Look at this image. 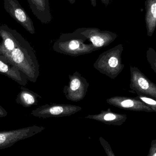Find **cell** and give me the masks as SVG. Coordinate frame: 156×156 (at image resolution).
<instances>
[{
    "label": "cell",
    "instance_id": "52a82bcc",
    "mask_svg": "<svg viewBox=\"0 0 156 156\" xmlns=\"http://www.w3.org/2000/svg\"><path fill=\"white\" fill-rule=\"evenodd\" d=\"M75 31L84 36L97 50L108 46L114 42L118 36L114 32L102 31L95 27H83Z\"/></svg>",
    "mask_w": 156,
    "mask_h": 156
},
{
    "label": "cell",
    "instance_id": "7402d4cb",
    "mask_svg": "<svg viewBox=\"0 0 156 156\" xmlns=\"http://www.w3.org/2000/svg\"><path fill=\"white\" fill-rule=\"evenodd\" d=\"M100 1L106 7H108V5L112 2V0H100Z\"/></svg>",
    "mask_w": 156,
    "mask_h": 156
},
{
    "label": "cell",
    "instance_id": "30bf717a",
    "mask_svg": "<svg viewBox=\"0 0 156 156\" xmlns=\"http://www.w3.org/2000/svg\"><path fill=\"white\" fill-rule=\"evenodd\" d=\"M0 74L16 82L22 86L27 84L28 80L24 74L2 55H0Z\"/></svg>",
    "mask_w": 156,
    "mask_h": 156
},
{
    "label": "cell",
    "instance_id": "4fadbf2b",
    "mask_svg": "<svg viewBox=\"0 0 156 156\" xmlns=\"http://www.w3.org/2000/svg\"><path fill=\"white\" fill-rule=\"evenodd\" d=\"M44 129L43 127L33 126L15 131L0 133V145H6L8 143L14 142L16 140L22 138V136H30Z\"/></svg>",
    "mask_w": 156,
    "mask_h": 156
},
{
    "label": "cell",
    "instance_id": "ac0fdd59",
    "mask_svg": "<svg viewBox=\"0 0 156 156\" xmlns=\"http://www.w3.org/2000/svg\"><path fill=\"white\" fill-rule=\"evenodd\" d=\"M99 140L107 156H116L114 154L110 144L105 139L101 136L100 137Z\"/></svg>",
    "mask_w": 156,
    "mask_h": 156
},
{
    "label": "cell",
    "instance_id": "ffe728a7",
    "mask_svg": "<svg viewBox=\"0 0 156 156\" xmlns=\"http://www.w3.org/2000/svg\"><path fill=\"white\" fill-rule=\"evenodd\" d=\"M8 114V113L6 110L0 105V118L5 117Z\"/></svg>",
    "mask_w": 156,
    "mask_h": 156
},
{
    "label": "cell",
    "instance_id": "ba28073f",
    "mask_svg": "<svg viewBox=\"0 0 156 156\" xmlns=\"http://www.w3.org/2000/svg\"><path fill=\"white\" fill-rule=\"evenodd\" d=\"M6 12L31 34H35L34 23L17 0H3Z\"/></svg>",
    "mask_w": 156,
    "mask_h": 156
},
{
    "label": "cell",
    "instance_id": "6da1fadb",
    "mask_svg": "<svg viewBox=\"0 0 156 156\" xmlns=\"http://www.w3.org/2000/svg\"><path fill=\"white\" fill-rule=\"evenodd\" d=\"M0 55L18 68L27 80L35 83L39 75V66L34 48L15 29L6 24L0 25Z\"/></svg>",
    "mask_w": 156,
    "mask_h": 156
},
{
    "label": "cell",
    "instance_id": "d6986e66",
    "mask_svg": "<svg viewBox=\"0 0 156 156\" xmlns=\"http://www.w3.org/2000/svg\"><path fill=\"white\" fill-rule=\"evenodd\" d=\"M147 156H156V140H153L151 142V146L149 153Z\"/></svg>",
    "mask_w": 156,
    "mask_h": 156
},
{
    "label": "cell",
    "instance_id": "5bb4252c",
    "mask_svg": "<svg viewBox=\"0 0 156 156\" xmlns=\"http://www.w3.org/2000/svg\"><path fill=\"white\" fill-rule=\"evenodd\" d=\"M146 27L147 36L152 37L154 33L156 27V0H146Z\"/></svg>",
    "mask_w": 156,
    "mask_h": 156
},
{
    "label": "cell",
    "instance_id": "8992f818",
    "mask_svg": "<svg viewBox=\"0 0 156 156\" xmlns=\"http://www.w3.org/2000/svg\"><path fill=\"white\" fill-rule=\"evenodd\" d=\"M68 84L65 85L63 92L68 100L73 102L82 101L88 92L89 83L78 71L69 76Z\"/></svg>",
    "mask_w": 156,
    "mask_h": 156
},
{
    "label": "cell",
    "instance_id": "7a4b0ae2",
    "mask_svg": "<svg viewBox=\"0 0 156 156\" xmlns=\"http://www.w3.org/2000/svg\"><path fill=\"white\" fill-rule=\"evenodd\" d=\"M87 39L76 31L62 34L53 44V50L72 57L90 54L97 49L91 43H87Z\"/></svg>",
    "mask_w": 156,
    "mask_h": 156
},
{
    "label": "cell",
    "instance_id": "2e32d148",
    "mask_svg": "<svg viewBox=\"0 0 156 156\" xmlns=\"http://www.w3.org/2000/svg\"><path fill=\"white\" fill-rule=\"evenodd\" d=\"M147 58L152 69L156 73V53L154 48H148L147 51Z\"/></svg>",
    "mask_w": 156,
    "mask_h": 156
},
{
    "label": "cell",
    "instance_id": "44dd1931",
    "mask_svg": "<svg viewBox=\"0 0 156 156\" xmlns=\"http://www.w3.org/2000/svg\"><path fill=\"white\" fill-rule=\"evenodd\" d=\"M69 2L71 4H73L75 3L76 2V0H68ZM90 1L92 5H93V7H96L97 5V2H96V0H90Z\"/></svg>",
    "mask_w": 156,
    "mask_h": 156
},
{
    "label": "cell",
    "instance_id": "9a60e30c",
    "mask_svg": "<svg viewBox=\"0 0 156 156\" xmlns=\"http://www.w3.org/2000/svg\"><path fill=\"white\" fill-rule=\"evenodd\" d=\"M40 98L41 96L38 94L22 86L21 90L16 99V102L23 107L28 108L37 105L38 99Z\"/></svg>",
    "mask_w": 156,
    "mask_h": 156
},
{
    "label": "cell",
    "instance_id": "8fae6325",
    "mask_svg": "<svg viewBox=\"0 0 156 156\" xmlns=\"http://www.w3.org/2000/svg\"><path fill=\"white\" fill-rule=\"evenodd\" d=\"M33 14L43 24L52 21L49 0H27Z\"/></svg>",
    "mask_w": 156,
    "mask_h": 156
},
{
    "label": "cell",
    "instance_id": "5b68a950",
    "mask_svg": "<svg viewBox=\"0 0 156 156\" xmlns=\"http://www.w3.org/2000/svg\"><path fill=\"white\" fill-rule=\"evenodd\" d=\"M80 106L64 104H46L38 107L31 113V115L39 118L59 117L70 116L80 112Z\"/></svg>",
    "mask_w": 156,
    "mask_h": 156
},
{
    "label": "cell",
    "instance_id": "277c9868",
    "mask_svg": "<svg viewBox=\"0 0 156 156\" xmlns=\"http://www.w3.org/2000/svg\"><path fill=\"white\" fill-rule=\"evenodd\" d=\"M130 88L132 92L156 99V85L139 69L130 66Z\"/></svg>",
    "mask_w": 156,
    "mask_h": 156
},
{
    "label": "cell",
    "instance_id": "3957f363",
    "mask_svg": "<svg viewBox=\"0 0 156 156\" xmlns=\"http://www.w3.org/2000/svg\"><path fill=\"white\" fill-rule=\"evenodd\" d=\"M123 50V46L120 44L103 52L99 55L93 67L101 74L115 79L125 67L122 58Z\"/></svg>",
    "mask_w": 156,
    "mask_h": 156
},
{
    "label": "cell",
    "instance_id": "7c38bea8",
    "mask_svg": "<svg viewBox=\"0 0 156 156\" xmlns=\"http://www.w3.org/2000/svg\"><path fill=\"white\" fill-rule=\"evenodd\" d=\"M88 119L95 120L107 125L121 126L127 120L126 114L114 112L111 109L101 111L98 114L89 115L85 117Z\"/></svg>",
    "mask_w": 156,
    "mask_h": 156
},
{
    "label": "cell",
    "instance_id": "9c48e42d",
    "mask_svg": "<svg viewBox=\"0 0 156 156\" xmlns=\"http://www.w3.org/2000/svg\"><path fill=\"white\" fill-rule=\"evenodd\" d=\"M106 101L110 105L126 111L148 113L154 112L149 106L135 97L113 96L107 99Z\"/></svg>",
    "mask_w": 156,
    "mask_h": 156
},
{
    "label": "cell",
    "instance_id": "e0dca14e",
    "mask_svg": "<svg viewBox=\"0 0 156 156\" xmlns=\"http://www.w3.org/2000/svg\"><path fill=\"white\" fill-rule=\"evenodd\" d=\"M135 98L142 101L144 103L151 108L154 111V112H156V101L155 99H152L148 96L142 95H138L135 97Z\"/></svg>",
    "mask_w": 156,
    "mask_h": 156
}]
</instances>
